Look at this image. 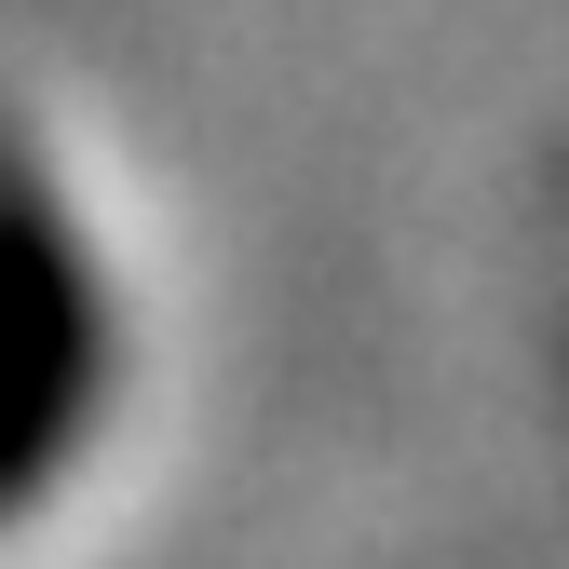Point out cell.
Masks as SVG:
<instances>
[{
    "mask_svg": "<svg viewBox=\"0 0 569 569\" xmlns=\"http://www.w3.org/2000/svg\"><path fill=\"white\" fill-rule=\"evenodd\" d=\"M82 393H96L82 244H68L54 203L0 163V502L54 461V435H82Z\"/></svg>",
    "mask_w": 569,
    "mask_h": 569,
    "instance_id": "1",
    "label": "cell"
}]
</instances>
